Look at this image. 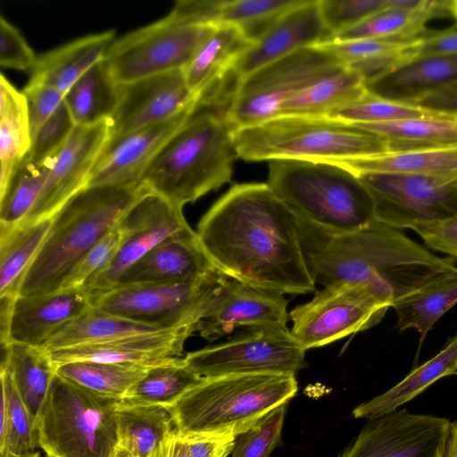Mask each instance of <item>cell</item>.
<instances>
[{
    "instance_id": "obj_1",
    "label": "cell",
    "mask_w": 457,
    "mask_h": 457,
    "mask_svg": "<svg viewBox=\"0 0 457 457\" xmlns=\"http://www.w3.org/2000/svg\"><path fill=\"white\" fill-rule=\"evenodd\" d=\"M195 233L212 266L236 281L279 295L315 289L298 218L267 183L231 187Z\"/></svg>"
},
{
    "instance_id": "obj_2",
    "label": "cell",
    "mask_w": 457,
    "mask_h": 457,
    "mask_svg": "<svg viewBox=\"0 0 457 457\" xmlns=\"http://www.w3.org/2000/svg\"><path fill=\"white\" fill-rule=\"evenodd\" d=\"M298 222L315 283L358 284L391 307L430 278L457 268L455 258L436 255L400 229L379 221L342 235L328 233L300 218Z\"/></svg>"
},
{
    "instance_id": "obj_3",
    "label": "cell",
    "mask_w": 457,
    "mask_h": 457,
    "mask_svg": "<svg viewBox=\"0 0 457 457\" xmlns=\"http://www.w3.org/2000/svg\"><path fill=\"white\" fill-rule=\"evenodd\" d=\"M228 108L198 102L152 161L140 187L183 208L228 183L239 156Z\"/></svg>"
},
{
    "instance_id": "obj_4",
    "label": "cell",
    "mask_w": 457,
    "mask_h": 457,
    "mask_svg": "<svg viewBox=\"0 0 457 457\" xmlns=\"http://www.w3.org/2000/svg\"><path fill=\"white\" fill-rule=\"evenodd\" d=\"M142 191V187L92 186L72 196L54 216L17 295L60 289L76 264L117 225Z\"/></svg>"
},
{
    "instance_id": "obj_5",
    "label": "cell",
    "mask_w": 457,
    "mask_h": 457,
    "mask_svg": "<svg viewBox=\"0 0 457 457\" xmlns=\"http://www.w3.org/2000/svg\"><path fill=\"white\" fill-rule=\"evenodd\" d=\"M266 183L298 218L328 233H354L378 221L359 178L337 163L273 160Z\"/></svg>"
},
{
    "instance_id": "obj_6",
    "label": "cell",
    "mask_w": 457,
    "mask_h": 457,
    "mask_svg": "<svg viewBox=\"0 0 457 457\" xmlns=\"http://www.w3.org/2000/svg\"><path fill=\"white\" fill-rule=\"evenodd\" d=\"M297 392L291 374H245L204 378L167 406L182 436L249 430Z\"/></svg>"
},
{
    "instance_id": "obj_7",
    "label": "cell",
    "mask_w": 457,
    "mask_h": 457,
    "mask_svg": "<svg viewBox=\"0 0 457 457\" xmlns=\"http://www.w3.org/2000/svg\"><path fill=\"white\" fill-rule=\"evenodd\" d=\"M239 158L247 162H333L386 151L384 140L330 117L283 115L233 131Z\"/></svg>"
},
{
    "instance_id": "obj_8",
    "label": "cell",
    "mask_w": 457,
    "mask_h": 457,
    "mask_svg": "<svg viewBox=\"0 0 457 457\" xmlns=\"http://www.w3.org/2000/svg\"><path fill=\"white\" fill-rule=\"evenodd\" d=\"M119 401L55 373L35 421L38 447L47 457H112Z\"/></svg>"
},
{
    "instance_id": "obj_9",
    "label": "cell",
    "mask_w": 457,
    "mask_h": 457,
    "mask_svg": "<svg viewBox=\"0 0 457 457\" xmlns=\"http://www.w3.org/2000/svg\"><path fill=\"white\" fill-rule=\"evenodd\" d=\"M230 278L213 268L195 279L113 288L92 297L107 312L162 329L190 328L210 314L228 290Z\"/></svg>"
},
{
    "instance_id": "obj_10",
    "label": "cell",
    "mask_w": 457,
    "mask_h": 457,
    "mask_svg": "<svg viewBox=\"0 0 457 457\" xmlns=\"http://www.w3.org/2000/svg\"><path fill=\"white\" fill-rule=\"evenodd\" d=\"M215 27L175 4L165 17L115 39L103 61L119 85L183 70Z\"/></svg>"
},
{
    "instance_id": "obj_11",
    "label": "cell",
    "mask_w": 457,
    "mask_h": 457,
    "mask_svg": "<svg viewBox=\"0 0 457 457\" xmlns=\"http://www.w3.org/2000/svg\"><path fill=\"white\" fill-rule=\"evenodd\" d=\"M345 65L322 46L303 48L239 79L227 111L235 130L282 115L287 103L320 76Z\"/></svg>"
},
{
    "instance_id": "obj_12",
    "label": "cell",
    "mask_w": 457,
    "mask_h": 457,
    "mask_svg": "<svg viewBox=\"0 0 457 457\" xmlns=\"http://www.w3.org/2000/svg\"><path fill=\"white\" fill-rule=\"evenodd\" d=\"M389 307L361 285L335 282L289 312L290 332L305 350L320 347L375 326Z\"/></svg>"
},
{
    "instance_id": "obj_13",
    "label": "cell",
    "mask_w": 457,
    "mask_h": 457,
    "mask_svg": "<svg viewBox=\"0 0 457 457\" xmlns=\"http://www.w3.org/2000/svg\"><path fill=\"white\" fill-rule=\"evenodd\" d=\"M378 221L396 229L457 215V175H356Z\"/></svg>"
},
{
    "instance_id": "obj_14",
    "label": "cell",
    "mask_w": 457,
    "mask_h": 457,
    "mask_svg": "<svg viewBox=\"0 0 457 457\" xmlns=\"http://www.w3.org/2000/svg\"><path fill=\"white\" fill-rule=\"evenodd\" d=\"M305 352L287 328H261L188 353L183 360L203 378L245 374L295 375L305 366Z\"/></svg>"
},
{
    "instance_id": "obj_15",
    "label": "cell",
    "mask_w": 457,
    "mask_h": 457,
    "mask_svg": "<svg viewBox=\"0 0 457 457\" xmlns=\"http://www.w3.org/2000/svg\"><path fill=\"white\" fill-rule=\"evenodd\" d=\"M451 423L406 409L369 419L338 457H441Z\"/></svg>"
},
{
    "instance_id": "obj_16",
    "label": "cell",
    "mask_w": 457,
    "mask_h": 457,
    "mask_svg": "<svg viewBox=\"0 0 457 457\" xmlns=\"http://www.w3.org/2000/svg\"><path fill=\"white\" fill-rule=\"evenodd\" d=\"M182 210L143 188L117 223L121 242L116 255L86 291L93 297L112 290L123 273L154 246L188 227Z\"/></svg>"
},
{
    "instance_id": "obj_17",
    "label": "cell",
    "mask_w": 457,
    "mask_h": 457,
    "mask_svg": "<svg viewBox=\"0 0 457 457\" xmlns=\"http://www.w3.org/2000/svg\"><path fill=\"white\" fill-rule=\"evenodd\" d=\"M0 300L1 344L14 342L40 347L94 306L91 295L77 288Z\"/></svg>"
},
{
    "instance_id": "obj_18",
    "label": "cell",
    "mask_w": 457,
    "mask_h": 457,
    "mask_svg": "<svg viewBox=\"0 0 457 457\" xmlns=\"http://www.w3.org/2000/svg\"><path fill=\"white\" fill-rule=\"evenodd\" d=\"M110 137V120L76 126L57 154L37 203L21 225L54 217L72 196L87 187Z\"/></svg>"
},
{
    "instance_id": "obj_19",
    "label": "cell",
    "mask_w": 457,
    "mask_h": 457,
    "mask_svg": "<svg viewBox=\"0 0 457 457\" xmlns=\"http://www.w3.org/2000/svg\"><path fill=\"white\" fill-rule=\"evenodd\" d=\"M199 99L188 87L183 70L120 85L119 103L110 119V139L169 120Z\"/></svg>"
},
{
    "instance_id": "obj_20",
    "label": "cell",
    "mask_w": 457,
    "mask_h": 457,
    "mask_svg": "<svg viewBox=\"0 0 457 457\" xmlns=\"http://www.w3.org/2000/svg\"><path fill=\"white\" fill-rule=\"evenodd\" d=\"M197 104L169 120L110 139L95 164L87 187L139 188L152 161Z\"/></svg>"
},
{
    "instance_id": "obj_21",
    "label": "cell",
    "mask_w": 457,
    "mask_h": 457,
    "mask_svg": "<svg viewBox=\"0 0 457 457\" xmlns=\"http://www.w3.org/2000/svg\"><path fill=\"white\" fill-rule=\"evenodd\" d=\"M331 37L319 0H300L252 45L237 63L234 72L241 79L295 52L328 43Z\"/></svg>"
},
{
    "instance_id": "obj_22",
    "label": "cell",
    "mask_w": 457,
    "mask_h": 457,
    "mask_svg": "<svg viewBox=\"0 0 457 457\" xmlns=\"http://www.w3.org/2000/svg\"><path fill=\"white\" fill-rule=\"evenodd\" d=\"M194 332L190 328L162 329L48 352L56 367L80 361L151 366L180 358L187 337Z\"/></svg>"
},
{
    "instance_id": "obj_23",
    "label": "cell",
    "mask_w": 457,
    "mask_h": 457,
    "mask_svg": "<svg viewBox=\"0 0 457 457\" xmlns=\"http://www.w3.org/2000/svg\"><path fill=\"white\" fill-rule=\"evenodd\" d=\"M287 301L283 295L258 289L231 279L216 308L197 325L199 335L209 341L230 334L238 328H286L289 320Z\"/></svg>"
},
{
    "instance_id": "obj_24",
    "label": "cell",
    "mask_w": 457,
    "mask_h": 457,
    "mask_svg": "<svg viewBox=\"0 0 457 457\" xmlns=\"http://www.w3.org/2000/svg\"><path fill=\"white\" fill-rule=\"evenodd\" d=\"M213 268L195 231L188 226L154 246L123 273L114 288L191 280Z\"/></svg>"
},
{
    "instance_id": "obj_25",
    "label": "cell",
    "mask_w": 457,
    "mask_h": 457,
    "mask_svg": "<svg viewBox=\"0 0 457 457\" xmlns=\"http://www.w3.org/2000/svg\"><path fill=\"white\" fill-rule=\"evenodd\" d=\"M115 31L74 39L37 57L26 86H45L64 96L90 68L103 61L113 43Z\"/></svg>"
},
{
    "instance_id": "obj_26",
    "label": "cell",
    "mask_w": 457,
    "mask_h": 457,
    "mask_svg": "<svg viewBox=\"0 0 457 457\" xmlns=\"http://www.w3.org/2000/svg\"><path fill=\"white\" fill-rule=\"evenodd\" d=\"M457 84V55L418 57L366 85L378 96L415 104L427 95Z\"/></svg>"
},
{
    "instance_id": "obj_27",
    "label": "cell",
    "mask_w": 457,
    "mask_h": 457,
    "mask_svg": "<svg viewBox=\"0 0 457 457\" xmlns=\"http://www.w3.org/2000/svg\"><path fill=\"white\" fill-rule=\"evenodd\" d=\"M448 0H389L386 8L334 35L328 42L367 37L417 40L432 19L449 12Z\"/></svg>"
},
{
    "instance_id": "obj_28",
    "label": "cell",
    "mask_w": 457,
    "mask_h": 457,
    "mask_svg": "<svg viewBox=\"0 0 457 457\" xmlns=\"http://www.w3.org/2000/svg\"><path fill=\"white\" fill-rule=\"evenodd\" d=\"M253 44L236 26H216L183 69L190 90L200 97L224 81Z\"/></svg>"
},
{
    "instance_id": "obj_29",
    "label": "cell",
    "mask_w": 457,
    "mask_h": 457,
    "mask_svg": "<svg viewBox=\"0 0 457 457\" xmlns=\"http://www.w3.org/2000/svg\"><path fill=\"white\" fill-rule=\"evenodd\" d=\"M355 175L422 174L457 175V145L387 150L363 157L333 161Z\"/></svg>"
},
{
    "instance_id": "obj_30",
    "label": "cell",
    "mask_w": 457,
    "mask_h": 457,
    "mask_svg": "<svg viewBox=\"0 0 457 457\" xmlns=\"http://www.w3.org/2000/svg\"><path fill=\"white\" fill-rule=\"evenodd\" d=\"M366 92L362 76L347 65H341L300 90L287 103L281 116L328 117Z\"/></svg>"
},
{
    "instance_id": "obj_31",
    "label": "cell",
    "mask_w": 457,
    "mask_h": 457,
    "mask_svg": "<svg viewBox=\"0 0 457 457\" xmlns=\"http://www.w3.org/2000/svg\"><path fill=\"white\" fill-rule=\"evenodd\" d=\"M457 303V268L439 274L392 305L399 331L412 328L420 335V345L436 322Z\"/></svg>"
},
{
    "instance_id": "obj_32",
    "label": "cell",
    "mask_w": 457,
    "mask_h": 457,
    "mask_svg": "<svg viewBox=\"0 0 457 457\" xmlns=\"http://www.w3.org/2000/svg\"><path fill=\"white\" fill-rule=\"evenodd\" d=\"M457 371V335L434 357L411 370L383 394L353 411L354 418L373 419L390 413L410 402L439 378Z\"/></svg>"
},
{
    "instance_id": "obj_33",
    "label": "cell",
    "mask_w": 457,
    "mask_h": 457,
    "mask_svg": "<svg viewBox=\"0 0 457 457\" xmlns=\"http://www.w3.org/2000/svg\"><path fill=\"white\" fill-rule=\"evenodd\" d=\"M417 40L367 37L331 41L320 46L333 52L345 65L358 71L367 85L414 59Z\"/></svg>"
},
{
    "instance_id": "obj_34",
    "label": "cell",
    "mask_w": 457,
    "mask_h": 457,
    "mask_svg": "<svg viewBox=\"0 0 457 457\" xmlns=\"http://www.w3.org/2000/svg\"><path fill=\"white\" fill-rule=\"evenodd\" d=\"M1 367L5 368L34 423L56 373L49 352L44 347L21 343L2 345Z\"/></svg>"
},
{
    "instance_id": "obj_35",
    "label": "cell",
    "mask_w": 457,
    "mask_h": 457,
    "mask_svg": "<svg viewBox=\"0 0 457 457\" xmlns=\"http://www.w3.org/2000/svg\"><path fill=\"white\" fill-rule=\"evenodd\" d=\"M115 416L119 445L134 457H148L176 429L170 411L162 404L120 400Z\"/></svg>"
},
{
    "instance_id": "obj_36",
    "label": "cell",
    "mask_w": 457,
    "mask_h": 457,
    "mask_svg": "<svg viewBox=\"0 0 457 457\" xmlns=\"http://www.w3.org/2000/svg\"><path fill=\"white\" fill-rule=\"evenodd\" d=\"M31 145L27 101L2 74L0 77V193Z\"/></svg>"
},
{
    "instance_id": "obj_37",
    "label": "cell",
    "mask_w": 457,
    "mask_h": 457,
    "mask_svg": "<svg viewBox=\"0 0 457 457\" xmlns=\"http://www.w3.org/2000/svg\"><path fill=\"white\" fill-rule=\"evenodd\" d=\"M354 125L384 140L387 150L457 145V114L453 113L442 112L430 117Z\"/></svg>"
},
{
    "instance_id": "obj_38",
    "label": "cell",
    "mask_w": 457,
    "mask_h": 457,
    "mask_svg": "<svg viewBox=\"0 0 457 457\" xmlns=\"http://www.w3.org/2000/svg\"><path fill=\"white\" fill-rule=\"evenodd\" d=\"M120 96V85L112 78L104 61L90 68L64 96L77 126H88L110 120Z\"/></svg>"
},
{
    "instance_id": "obj_39",
    "label": "cell",
    "mask_w": 457,
    "mask_h": 457,
    "mask_svg": "<svg viewBox=\"0 0 457 457\" xmlns=\"http://www.w3.org/2000/svg\"><path fill=\"white\" fill-rule=\"evenodd\" d=\"M53 219L0 232V297L17 295L21 281L40 250Z\"/></svg>"
},
{
    "instance_id": "obj_40",
    "label": "cell",
    "mask_w": 457,
    "mask_h": 457,
    "mask_svg": "<svg viewBox=\"0 0 457 457\" xmlns=\"http://www.w3.org/2000/svg\"><path fill=\"white\" fill-rule=\"evenodd\" d=\"M162 329L93 306L57 332L44 348L52 351L76 345L97 344Z\"/></svg>"
},
{
    "instance_id": "obj_41",
    "label": "cell",
    "mask_w": 457,
    "mask_h": 457,
    "mask_svg": "<svg viewBox=\"0 0 457 457\" xmlns=\"http://www.w3.org/2000/svg\"><path fill=\"white\" fill-rule=\"evenodd\" d=\"M204 379L186 364L183 358H175L151 366L121 400L170 406Z\"/></svg>"
},
{
    "instance_id": "obj_42",
    "label": "cell",
    "mask_w": 457,
    "mask_h": 457,
    "mask_svg": "<svg viewBox=\"0 0 457 457\" xmlns=\"http://www.w3.org/2000/svg\"><path fill=\"white\" fill-rule=\"evenodd\" d=\"M54 160L45 162L25 157L21 160L7 187L0 193V232L24 222L42 192Z\"/></svg>"
},
{
    "instance_id": "obj_43",
    "label": "cell",
    "mask_w": 457,
    "mask_h": 457,
    "mask_svg": "<svg viewBox=\"0 0 457 457\" xmlns=\"http://www.w3.org/2000/svg\"><path fill=\"white\" fill-rule=\"evenodd\" d=\"M0 378V457H25L38 447L35 423L5 368Z\"/></svg>"
},
{
    "instance_id": "obj_44",
    "label": "cell",
    "mask_w": 457,
    "mask_h": 457,
    "mask_svg": "<svg viewBox=\"0 0 457 457\" xmlns=\"http://www.w3.org/2000/svg\"><path fill=\"white\" fill-rule=\"evenodd\" d=\"M151 366L80 361L58 365L56 373L96 394L121 400Z\"/></svg>"
},
{
    "instance_id": "obj_45",
    "label": "cell",
    "mask_w": 457,
    "mask_h": 457,
    "mask_svg": "<svg viewBox=\"0 0 457 457\" xmlns=\"http://www.w3.org/2000/svg\"><path fill=\"white\" fill-rule=\"evenodd\" d=\"M442 112L415 104L380 97L367 90L362 96L335 111L328 117L351 124H369L430 117Z\"/></svg>"
},
{
    "instance_id": "obj_46",
    "label": "cell",
    "mask_w": 457,
    "mask_h": 457,
    "mask_svg": "<svg viewBox=\"0 0 457 457\" xmlns=\"http://www.w3.org/2000/svg\"><path fill=\"white\" fill-rule=\"evenodd\" d=\"M300 0H224L220 24L239 28L253 43Z\"/></svg>"
},
{
    "instance_id": "obj_47",
    "label": "cell",
    "mask_w": 457,
    "mask_h": 457,
    "mask_svg": "<svg viewBox=\"0 0 457 457\" xmlns=\"http://www.w3.org/2000/svg\"><path fill=\"white\" fill-rule=\"evenodd\" d=\"M287 405L276 408L252 428L238 435L232 457H270L271 452L282 445Z\"/></svg>"
},
{
    "instance_id": "obj_48",
    "label": "cell",
    "mask_w": 457,
    "mask_h": 457,
    "mask_svg": "<svg viewBox=\"0 0 457 457\" xmlns=\"http://www.w3.org/2000/svg\"><path fill=\"white\" fill-rule=\"evenodd\" d=\"M76 126L63 99L55 112L32 137L29 150L24 157L36 162L54 161Z\"/></svg>"
},
{
    "instance_id": "obj_49",
    "label": "cell",
    "mask_w": 457,
    "mask_h": 457,
    "mask_svg": "<svg viewBox=\"0 0 457 457\" xmlns=\"http://www.w3.org/2000/svg\"><path fill=\"white\" fill-rule=\"evenodd\" d=\"M121 242L116 225L76 264L61 288L87 290L96 278L110 265Z\"/></svg>"
},
{
    "instance_id": "obj_50",
    "label": "cell",
    "mask_w": 457,
    "mask_h": 457,
    "mask_svg": "<svg viewBox=\"0 0 457 457\" xmlns=\"http://www.w3.org/2000/svg\"><path fill=\"white\" fill-rule=\"evenodd\" d=\"M388 1L319 0V4L324 21L333 37L386 8Z\"/></svg>"
},
{
    "instance_id": "obj_51",
    "label": "cell",
    "mask_w": 457,
    "mask_h": 457,
    "mask_svg": "<svg viewBox=\"0 0 457 457\" xmlns=\"http://www.w3.org/2000/svg\"><path fill=\"white\" fill-rule=\"evenodd\" d=\"M37 57L21 32L7 20L0 18V64L18 71L32 70Z\"/></svg>"
},
{
    "instance_id": "obj_52",
    "label": "cell",
    "mask_w": 457,
    "mask_h": 457,
    "mask_svg": "<svg viewBox=\"0 0 457 457\" xmlns=\"http://www.w3.org/2000/svg\"><path fill=\"white\" fill-rule=\"evenodd\" d=\"M22 93L27 101L30 136L37 134L63 102L64 95L45 86H25Z\"/></svg>"
},
{
    "instance_id": "obj_53",
    "label": "cell",
    "mask_w": 457,
    "mask_h": 457,
    "mask_svg": "<svg viewBox=\"0 0 457 457\" xmlns=\"http://www.w3.org/2000/svg\"><path fill=\"white\" fill-rule=\"evenodd\" d=\"M431 249L457 259V215L440 220L418 223L411 228Z\"/></svg>"
},
{
    "instance_id": "obj_54",
    "label": "cell",
    "mask_w": 457,
    "mask_h": 457,
    "mask_svg": "<svg viewBox=\"0 0 457 457\" xmlns=\"http://www.w3.org/2000/svg\"><path fill=\"white\" fill-rule=\"evenodd\" d=\"M189 457H227L234 449L236 436L230 433L185 436Z\"/></svg>"
},
{
    "instance_id": "obj_55",
    "label": "cell",
    "mask_w": 457,
    "mask_h": 457,
    "mask_svg": "<svg viewBox=\"0 0 457 457\" xmlns=\"http://www.w3.org/2000/svg\"><path fill=\"white\" fill-rule=\"evenodd\" d=\"M435 55H457V27L428 30L418 38L415 58Z\"/></svg>"
},
{
    "instance_id": "obj_56",
    "label": "cell",
    "mask_w": 457,
    "mask_h": 457,
    "mask_svg": "<svg viewBox=\"0 0 457 457\" xmlns=\"http://www.w3.org/2000/svg\"><path fill=\"white\" fill-rule=\"evenodd\" d=\"M415 104L437 112L457 114V84L434 91Z\"/></svg>"
},
{
    "instance_id": "obj_57",
    "label": "cell",
    "mask_w": 457,
    "mask_h": 457,
    "mask_svg": "<svg viewBox=\"0 0 457 457\" xmlns=\"http://www.w3.org/2000/svg\"><path fill=\"white\" fill-rule=\"evenodd\" d=\"M148 457H189L187 440L175 429Z\"/></svg>"
},
{
    "instance_id": "obj_58",
    "label": "cell",
    "mask_w": 457,
    "mask_h": 457,
    "mask_svg": "<svg viewBox=\"0 0 457 457\" xmlns=\"http://www.w3.org/2000/svg\"><path fill=\"white\" fill-rule=\"evenodd\" d=\"M441 457H457V421L451 423L448 438Z\"/></svg>"
},
{
    "instance_id": "obj_59",
    "label": "cell",
    "mask_w": 457,
    "mask_h": 457,
    "mask_svg": "<svg viewBox=\"0 0 457 457\" xmlns=\"http://www.w3.org/2000/svg\"><path fill=\"white\" fill-rule=\"evenodd\" d=\"M112 457H134L131 455L128 451L120 447V445L117 446L115 449L113 454Z\"/></svg>"
},
{
    "instance_id": "obj_60",
    "label": "cell",
    "mask_w": 457,
    "mask_h": 457,
    "mask_svg": "<svg viewBox=\"0 0 457 457\" xmlns=\"http://www.w3.org/2000/svg\"><path fill=\"white\" fill-rule=\"evenodd\" d=\"M449 13L455 20L457 27V0H451L449 2Z\"/></svg>"
},
{
    "instance_id": "obj_61",
    "label": "cell",
    "mask_w": 457,
    "mask_h": 457,
    "mask_svg": "<svg viewBox=\"0 0 457 457\" xmlns=\"http://www.w3.org/2000/svg\"><path fill=\"white\" fill-rule=\"evenodd\" d=\"M25 457H40V453L38 452H32L26 455Z\"/></svg>"
},
{
    "instance_id": "obj_62",
    "label": "cell",
    "mask_w": 457,
    "mask_h": 457,
    "mask_svg": "<svg viewBox=\"0 0 457 457\" xmlns=\"http://www.w3.org/2000/svg\"><path fill=\"white\" fill-rule=\"evenodd\" d=\"M455 374L457 375V371L455 372Z\"/></svg>"
}]
</instances>
